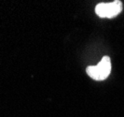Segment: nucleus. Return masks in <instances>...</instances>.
Here are the masks:
<instances>
[{
  "mask_svg": "<svg viewBox=\"0 0 124 117\" xmlns=\"http://www.w3.org/2000/svg\"><path fill=\"white\" fill-rule=\"evenodd\" d=\"M122 2L116 0L111 3H100L95 8V12L101 18H113L121 12Z\"/></svg>",
  "mask_w": 124,
  "mask_h": 117,
  "instance_id": "nucleus-2",
  "label": "nucleus"
},
{
  "mask_svg": "<svg viewBox=\"0 0 124 117\" xmlns=\"http://www.w3.org/2000/svg\"><path fill=\"white\" fill-rule=\"evenodd\" d=\"M88 75L93 80L103 81L108 77L111 71V61L108 56H104L97 66L87 68Z\"/></svg>",
  "mask_w": 124,
  "mask_h": 117,
  "instance_id": "nucleus-1",
  "label": "nucleus"
}]
</instances>
